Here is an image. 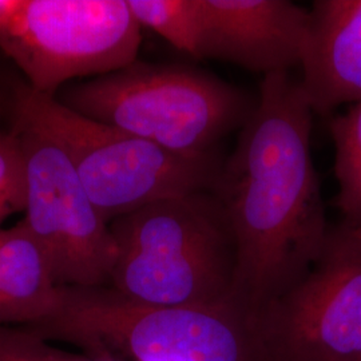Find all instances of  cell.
<instances>
[{"label":"cell","instance_id":"7a4b0ae2","mask_svg":"<svg viewBox=\"0 0 361 361\" xmlns=\"http://www.w3.org/2000/svg\"><path fill=\"white\" fill-rule=\"evenodd\" d=\"M23 328L75 344L94 361H276L257 314L235 302L161 307L111 286H59L50 313Z\"/></svg>","mask_w":361,"mask_h":361},{"label":"cell","instance_id":"9c48e42d","mask_svg":"<svg viewBox=\"0 0 361 361\" xmlns=\"http://www.w3.org/2000/svg\"><path fill=\"white\" fill-rule=\"evenodd\" d=\"M204 58L247 71L286 73L300 65L310 11L289 0H201Z\"/></svg>","mask_w":361,"mask_h":361},{"label":"cell","instance_id":"52a82bcc","mask_svg":"<svg viewBox=\"0 0 361 361\" xmlns=\"http://www.w3.org/2000/svg\"><path fill=\"white\" fill-rule=\"evenodd\" d=\"M26 161L23 224L49 261L58 286H109L116 244L65 150L50 135L15 121Z\"/></svg>","mask_w":361,"mask_h":361},{"label":"cell","instance_id":"30bf717a","mask_svg":"<svg viewBox=\"0 0 361 361\" xmlns=\"http://www.w3.org/2000/svg\"><path fill=\"white\" fill-rule=\"evenodd\" d=\"M300 65L313 113L361 101V0L313 1Z\"/></svg>","mask_w":361,"mask_h":361},{"label":"cell","instance_id":"6da1fadb","mask_svg":"<svg viewBox=\"0 0 361 361\" xmlns=\"http://www.w3.org/2000/svg\"><path fill=\"white\" fill-rule=\"evenodd\" d=\"M313 114L290 71L265 75L212 189L235 243L233 301L256 314L308 274L329 234L310 150Z\"/></svg>","mask_w":361,"mask_h":361},{"label":"cell","instance_id":"ba28073f","mask_svg":"<svg viewBox=\"0 0 361 361\" xmlns=\"http://www.w3.org/2000/svg\"><path fill=\"white\" fill-rule=\"evenodd\" d=\"M276 361H361V235L329 231L308 274L257 313Z\"/></svg>","mask_w":361,"mask_h":361},{"label":"cell","instance_id":"5bb4252c","mask_svg":"<svg viewBox=\"0 0 361 361\" xmlns=\"http://www.w3.org/2000/svg\"><path fill=\"white\" fill-rule=\"evenodd\" d=\"M26 161L18 134L0 133V225L26 210Z\"/></svg>","mask_w":361,"mask_h":361},{"label":"cell","instance_id":"5b68a950","mask_svg":"<svg viewBox=\"0 0 361 361\" xmlns=\"http://www.w3.org/2000/svg\"><path fill=\"white\" fill-rule=\"evenodd\" d=\"M15 121L42 130L65 150L91 202L110 225L157 201L212 192L219 155L177 154L71 110L55 97L20 86Z\"/></svg>","mask_w":361,"mask_h":361},{"label":"cell","instance_id":"e0dca14e","mask_svg":"<svg viewBox=\"0 0 361 361\" xmlns=\"http://www.w3.org/2000/svg\"><path fill=\"white\" fill-rule=\"evenodd\" d=\"M110 361H113V360H110Z\"/></svg>","mask_w":361,"mask_h":361},{"label":"cell","instance_id":"8fae6325","mask_svg":"<svg viewBox=\"0 0 361 361\" xmlns=\"http://www.w3.org/2000/svg\"><path fill=\"white\" fill-rule=\"evenodd\" d=\"M59 286L49 261L22 222L0 228V325H31L52 310Z\"/></svg>","mask_w":361,"mask_h":361},{"label":"cell","instance_id":"2e32d148","mask_svg":"<svg viewBox=\"0 0 361 361\" xmlns=\"http://www.w3.org/2000/svg\"><path fill=\"white\" fill-rule=\"evenodd\" d=\"M355 232L357 233V234H360L361 235V225L357 228V229H355Z\"/></svg>","mask_w":361,"mask_h":361},{"label":"cell","instance_id":"277c9868","mask_svg":"<svg viewBox=\"0 0 361 361\" xmlns=\"http://www.w3.org/2000/svg\"><path fill=\"white\" fill-rule=\"evenodd\" d=\"M59 102L177 154H216L243 128L256 104L200 68L135 61L119 71L70 86Z\"/></svg>","mask_w":361,"mask_h":361},{"label":"cell","instance_id":"9a60e30c","mask_svg":"<svg viewBox=\"0 0 361 361\" xmlns=\"http://www.w3.org/2000/svg\"><path fill=\"white\" fill-rule=\"evenodd\" d=\"M0 361H94L52 348L46 340L22 329L0 325Z\"/></svg>","mask_w":361,"mask_h":361},{"label":"cell","instance_id":"3957f363","mask_svg":"<svg viewBox=\"0 0 361 361\" xmlns=\"http://www.w3.org/2000/svg\"><path fill=\"white\" fill-rule=\"evenodd\" d=\"M116 259L110 285L161 307H216L233 301L235 243L212 192L157 201L110 224Z\"/></svg>","mask_w":361,"mask_h":361},{"label":"cell","instance_id":"4fadbf2b","mask_svg":"<svg viewBox=\"0 0 361 361\" xmlns=\"http://www.w3.org/2000/svg\"><path fill=\"white\" fill-rule=\"evenodd\" d=\"M335 142V176L338 183L337 207L350 229L361 225V101L352 104L347 114L329 123Z\"/></svg>","mask_w":361,"mask_h":361},{"label":"cell","instance_id":"7c38bea8","mask_svg":"<svg viewBox=\"0 0 361 361\" xmlns=\"http://www.w3.org/2000/svg\"><path fill=\"white\" fill-rule=\"evenodd\" d=\"M141 27L158 35L195 59L204 58V13L201 0H128Z\"/></svg>","mask_w":361,"mask_h":361},{"label":"cell","instance_id":"8992f818","mask_svg":"<svg viewBox=\"0 0 361 361\" xmlns=\"http://www.w3.org/2000/svg\"><path fill=\"white\" fill-rule=\"evenodd\" d=\"M141 28L128 0H0V49L49 97L133 65Z\"/></svg>","mask_w":361,"mask_h":361}]
</instances>
